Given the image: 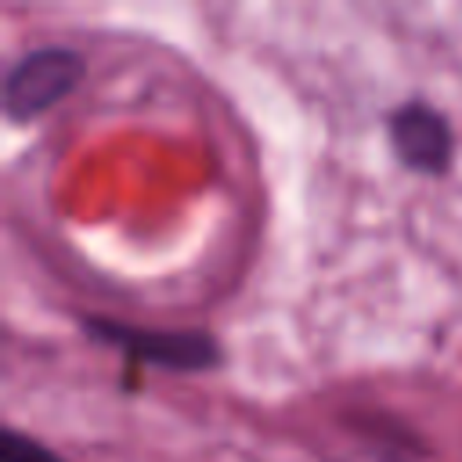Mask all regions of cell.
Listing matches in <instances>:
<instances>
[{"label":"cell","instance_id":"1","mask_svg":"<svg viewBox=\"0 0 462 462\" xmlns=\"http://www.w3.org/2000/svg\"><path fill=\"white\" fill-rule=\"evenodd\" d=\"M79 328L126 357V375H134L137 365L170 368V372H213L224 365V346L206 328H141L101 314H83Z\"/></svg>","mask_w":462,"mask_h":462},{"label":"cell","instance_id":"3","mask_svg":"<svg viewBox=\"0 0 462 462\" xmlns=\"http://www.w3.org/2000/svg\"><path fill=\"white\" fill-rule=\"evenodd\" d=\"M386 141L393 159L419 177H444L455 162V126L426 97L397 101L386 112Z\"/></svg>","mask_w":462,"mask_h":462},{"label":"cell","instance_id":"4","mask_svg":"<svg viewBox=\"0 0 462 462\" xmlns=\"http://www.w3.org/2000/svg\"><path fill=\"white\" fill-rule=\"evenodd\" d=\"M0 462H65L58 451H51L43 440L14 430V426H4L0 430Z\"/></svg>","mask_w":462,"mask_h":462},{"label":"cell","instance_id":"2","mask_svg":"<svg viewBox=\"0 0 462 462\" xmlns=\"http://www.w3.org/2000/svg\"><path fill=\"white\" fill-rule=\"evenodd\" d=\"M83 76H87V58L76 47L43 43V47L18 54L7 65L4 90H0L7 123L25 126V123L40 119L54 105H61L83 83Z\"/></svg>","mask_w":462,"mask_h":462}]
</instances>
